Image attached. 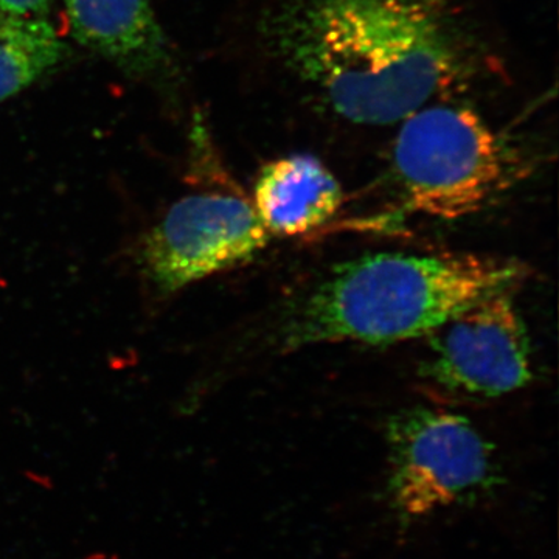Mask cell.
Here are the masks:
<instances>
[{
  "instance_id": "6da1fadb",
  "label": "cell",
  "mask_w": 559,
  "mask_h": 559,
  "mask_svg": "<svg viewBox=\"0 0 559 559\" xmlns=\"http://www.w3.org/2000/svg\"><path fill=\"white\" fill-rule=\"evenodd\" d=\"M272 38L286 69L352 123H399L465 72L448 0H285Z\"/></svg>"
},
{
  "instance_id": "7a4b0ae2",
  "label": "cell",
  "mask_w": 559,
  "mask_h": 559,
  "mask_svg": "<svg viewBox=\"0 0 559 559\" xmlns=\"http://www.w3.org/2000/svg\"><path fill=\"white\" fill-rule=\"evenodd\" d=\"M530 274L520 261L479 253H377L341 264L300 301L282 342L388 345L430 336Z\"/></svg>"
},
{
  "instance_id": "3957f363",
  "label": "cell",
  "mask_w": 559,
  "mask_h": 559,
  "mask_svg": "<svg viewBox=\"0 0 559 559\" xmlns=\"http://www.w3.org/2000/svg\"><path fill=\"white\" fill-rule=\"evenodd\" d=\"M401 123L393 178L407 207L421 215H476L533 171L513 139L466 106L428 105Z\"/></svg>"
},
{
  "instance_id": "277c9868",
  "label": "cell",
  "mask_w": 559,
  "mask_h": 559,
  "mask_svg": "<svg viewBox=\"0 0 559 559\" xmlns=\"http://www.w3.org/2000/svg\"><path fill=\"white\" fill-rule=\"evenodd\" d=\"M389 509L403 527L440 511L476 507L502 485L495 450L454 412L414 407L388 425Z\"/></svg>"
},
{
  "instance_id": "5b68a950",
  "label": "cell",
  "mask_w": 559,
  "mask_h": 559,
  "mask_svg": "<svg viewBox=\"0 0 559 559\" xmlns=\"http://www.w3.org/2000/svg\"><path fill=\"white\" fill-rule=\"evenodd\" d=\"M252 202L235 191L207 190L176 202L143 241L151 282L175 293L240 266L270 245Z\"/></svg>"
},
{
  "instance_id": "8992f818",
  "label": "cell",
  "mask_w": 559,
  "mask_h": 559,
  "mask_svg": "<svg viewBox=\"0 0 559 559\" xmlns=\"http://www.w3.org/2000/svg\"><path fill=\"white\" fill-rule=\"evenodd\" d=\"M430 336L421 374L444 392L498 399L532 381V347L511 290L477 300Z\"/></svg>"
},
{
  "instance_id": "52a82bcc",
  "label": "cell",
  "mask_w": 559,
  "mask_h": 559,
  "mask_svg": "<svg viewBox=\"0 0 559 559\" xmlns=\"http://www.w3.org/2000/svg\"><path fill=\"white\" fill-rule=\"evenodd\" d=\"M340 180L311 154H290L261 168L252 205L271 237H304L336 216Z\"/></svg>"
},
{
  "instance_id": "ba28073f",
  "label": "cell",
  "mask_w": 559,
  "mask_h": 559,
  "mask_svg": "<svg viewBox=\"0 0 559 559\" xmlns=\"http://www.w3.org/2000/svg\"><path fill=\"white\" fill-rule=\"evenodd\" d=\"M81 46L128 72L146 73L165 60V39L151 0H64Z\"/></svg>"
},
{
  "instance_id": "9c48e42d",
  "label": "cell",
  "mask_w": 559,
  "mask_h": 559,
  "mask_svg": "<svg viewBox=\"0 0 559 559\" xmlns=\"http://www.w3.org/2000/svg\"><path fill=\"white\" fill-rule=\"evenodd\" d=\"M64 51L47 17L0 13V103L60 64Z\"/></svg>"
},
{
  "instance_id": "30bf717a",
  "label": "cell",
  "mask_w": 559,
  "mask_h": 559,
  "mask_svg": "<svg viewBox=\"0 0 559 559\" xmlns=\"http://www.w3.org/2000/svg\"><path fill=\"white\" fill-rule=\"evenodd\" d=\"M51 5H53V0H0V13L47 17Z\"/></svg>"
}]
</instances>
